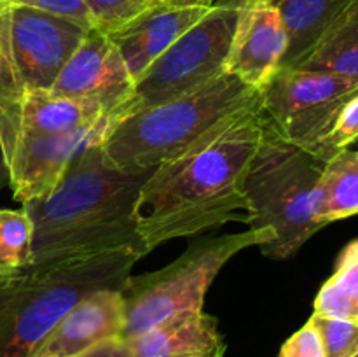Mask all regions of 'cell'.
<instances>
[{"mask_svg":"<svg viewBox=\"0 0 358 357\" xmlns=\"http://www.w3.org/2000/svg\"><path fill=\"white\" fill-rule=\"evenodd\" d=\"M124 342L131 357H224L226 352L217 318L203 310L182 312Z\"/></svg>","mask_w":358,"mask_h":357,"instance_id":"cell-15","label":"cell"},{"mask_svg":"<svg viewBox=\"0 0 358 357\" xmlns=\"http://www.w3.org/2000/svg\"><path fill=\"white\" fill-rule=\"evenodd\" d=\"M77 357H131V354H129V349L124 340L114 338L86 350V352Z\"/></svg>","mask_w":358,"mask_h":357,"instance_id":"cell-28","label":"cell"},{"mask_svg":"<svg viewBox=\"0 0 358 357\" xmlns=\"http://www.w3.org/2000/svg\"><path fill=\"white\" fill-rule=\"evenodd\" d=\"M210 9L212 6H173L157 0L138 18L108 34V38L121 52L129 74L136 80Z\"/></svg>","mask_w":358,"mask_h":357,"instance_id":"cell-14","label":"cell"},{"mask_svg":"<svg viewBox=\"0 0 358 357\" xmlns=\"http://www.w3.org/2000/svg\"><path fill=\"white\" fill-rule=\"evenodd\" d=\"M208 2H210V4H212V6H213V2H215V0H208Z\"/></svg>","mask_w":358,"mask_h":357,"instance_id":"cell-31","label":"cell"},{"mask_svg":"<svg viewBox=\"0 0 358 357\" xmlns=\"http://www.w3.org/2000/svg\"><path fill=\"white\" fill-rule=\"evenodd\" d=\"M308 322L320 335L325 357H355L358 354V321L313 314Z\"/></svg>","mask_w":358,"mask_h":357,"instance_id":"cell-24","label":"cell"},{"mask_svg":"<svg viewBox=\"0 0 358 357\" xmlns=\"http://www.w3.org/2000/svg\"><path fill=\"white\" fill-rule=\"evenodd\" d=\"M31 220L23 209H0V273L23 268L31 258Z\"/></svg>","mask_w":358,"mask_h":357,"instance_id":"cell-22","label":"cell"},{"mask_svg":"<svg viewBox=\"0 0 358 357\" xmlns=\"http://www.w3.org/2000/svg\"><path fill=\"white\" fill-rule=\"evenodd\" d=\"M87 28L44 10L0 7V38L24 91H49Z\"/></svg>","mask_w":358,"mask_h":357,"instance_id":"cell-9","label":"cell"},{"mask_svg":"<svg viewBox=\"0 0 358 357\" xmlns=\"http://www.w3.org/2000/svg\"><path fill=\"white\" fill-rule=\"evenodd\" d=\"M156 2L157 0H84L93 28L107 35L138 18Z\"/></svg>","mask_w":358,"mask_h":357,"instance_id":"cell-23","label":"cell"},{"mask_svg":"<svg viewBox=\"0 0 358 357\" xmlns=\"http://www.w3.org/2000/svg\"><path fill=\"white\" fill-rule=\"evenodd\" d=\"M238 16L236 7L213 4L135 80L133 97L121 108L122 118L192 93L226 74Z\"/></svg>","mask_w":358,"mask_h":357,"instance_id":"cell-7","label":"cell"},{"mask_svg":"<svg viewBox=\"0 0 358 357\" xmlns=\"http://www.w3.org/2000/svg\"><path fill=\"white\" fill-rule=\"evenodd\" d=\"M296 69L322 70L358 80V0H352L313 52Z\"/></svg>","mask_w":358,"mask_h":357,"instance_id":"cell-18","label":"cell"},{"mask_svg":"<svg viewBox=\"0 0 358 357\" xmlns=\"http://www.w3.org/2000/svg\"><path fill=\"white\" fill-rule=\"evenodd\" d=\"M355 357H358V354H357V356H355Z\"/></svg>","mask_w":358,"mask_h":357,"instance_id":"cell-35","label":"cell"},{"mask_svg":"<svg viewBox=\"0 0 358 357\" xmlns=\"http://www.w3.org/2000/svg\"><path fill=\"white\" fill-rule=\"evenodd\" d=\"M150 174L119 170L100 146L86 147L49 195L23 203L34 227L30 262L105 252L149 254L136 226V202Z\"/></svg>","mask_w":358,"mask_h":357,"instance_id":"cell-2","label":"cell"},{"mask_svg":"<svg viewBox=\"0 0 358 357\" xmlns=\"http://www.w3.org/2000/svg\"><path fill=\"white\" fill-rule=\"evenodd\" d=\"M324 167L317 156L285 142L266 126L245 178V223L250 230L271 233V241L261 247L262 254L292 258L324 227L318 219Z\"/></svg>","mask_w":358,"mask_h":357,"instance_id":"cell-5","label":"cell"},{"mask_svg":"<svg viewBox=\"0 0 358 357\" xmlns=\"http://www.w3.org/2000/svg\"><path fill=\"white\" fill-rule=\"evenodd\" d=\"M3 6H21L30 7V9L44 10V13L55 14V16L66 18L73 23L80 24L84 28H93L90 13L84 4V0H0Z\"/></svg>","mask_w":358,"mask_h":357,"instance_id":"cell-26","label":"cell"},{"mask_svg":"<svg viewBox=\"0 0 358 357\" xmlns=\"http://www.w3.org/2000/svg\"><path fill=\"white\" fill-rule=\"evenodd\" d=\"M353 149H358V144H357V146H355V147H353Z\"/></svg>","mask_w":358,"mask_h":357,"instance_id":"cell-32","label":"cell"},{"mask_svg":"<svg viewBox=\"0 0 358 357\" xmlns=\"http://www.w3.org/2000/svg\"><path fill=\"white\" fill-rule=\"evenodd\" d=\"M103 108L91 100L59 98L49 91H24L20 111V135H63L100 121Z\"/></svg>","mask_w":358,"mask_h":357,"instance_id":"cell-17","label":"cell"},{"mask_svg":"<svg viewBox=\"0 0 358 357\" xmlns=\"http://www.w3.org/2000/svg\"><path fill=\"white\" fill-rule=\"evenodd\" d=\"M318 219L324 226L358 214V156L346 149L325 163L322 172Z\"/></svg>","mask_w":358,"mask_h":357,"instance_id":"cell-19","label":"cell"},{"mask_svg":"<svg viewBox=\"0 0 358 357\" xmlns=\"http://www.w3.org/2000/svg\"><path fill=\"white\" fill-rule=\"evenodd\" d=\"M357 93L358 80L338 74L280 69L261 90V111L269 132L313 153Z\"/></svg>","mask_w":358,"mask_h":357,"instance_id":"cell-8","label":"cell"},{"mask_svg":"<svg viewBox=\"0 0 358 357\" xmlns=\"http://www.w3.org/2000/svg\"><path fill=\"white\" fill-rule=\"evenodd\" d=\"M24 90L17 80L7 49L0 38V154L9 158L20 132V111Z\"/></svg>","mask_w":358,"mask_h":357,"instance_id":"cell-21","label":"cell"},{"mask_svg":"<svg viewBox=\"0 0 358 357\" xmlns=\"http://www.w3.org/2000/svg\"><path fill=\"white\" fill-rule=\"evenodd\" d=\"M140 255H77L0 273V357H30L56 322L100 289H121Z\"/></svg>","mask_w":358,"mask_h":357,"instance_id":"cell-3","label":"cell"},{"mask_svg":"<svg viewBox=\"0 0 358 357\" xmlns=\"http://www.w3.org/2000/svg\"><path fill=\"white\" fill-rule=\"evenodd\" d=\"M269 241V231L255 230L199 238L171 265L138 276L129 275L121 287L124 298L122 340L142 335L182 312L203 310L206 290L226 262L243 248L262 247Z\"/></svg>","mask_w":358,"mask_h":357,"instance_id":"cell-6","label":"cell"},{"mask_svg":"<svg viewBox=\"0 0 358 357\" xmlns=\"http://www.w3.org/2000/svg\"><path fill=\"white\" fill-rule=\"evenodd\" d=\"M357 150V156H358V149H355Z\"/></svg>","mask_w":358,"mask_h":357,"instance_id":"cell-33","label":"cell"},{"mask_svg":"<svg viewBox=\"0 0 358 357\" xmlns=\"http://www.w3.org/2000/svg\"><path fill=\"white\" fill-rule=\"evenodd\" d=\"M107 114L87 128L63 135H20L3 161L14 198L24 203L49 195L58 186L77 154L100 146L112 126L121 119Z\"/></svg>","mask_w":358,"mask_h":357,"instance_id":"cell-10","label":"cell"},{"mask_svg":"<svg viewBox=\"0 0 358 357\" xmlns=\"http://www.w3.org/2000/svg\"><path fill=\"white\" fill-rule=\"evenodd\" d=\"M159 2L173 4V6H212L208 0H159Z\"/></svg>","mask_w":358,"mask_h":357,"instance_id":"cell-30","label":"cell"},{"mask_svg":"<svg viewBox=\"0 0 358 357\" xmlns=\"http://www.w3.org/2000/svg\"><path fill=\"white\" fill-rule=\"evenodd\" d=\"M122 331L124 298L121 289H100L70 308L30 357H77L107 340L122 338Z\"/></svg>","mask_w":358,"mask_h":357,"instance_id":"cell-13","label":"cell"},{"mask_svg":"<svg viewBox=\"0 0 358 357\" xmlns=\"http://www.w3.org/2000/svg\"><path fill=\"white\" fill-rule=\"evenodd\" d=\"M287 34L275 6L241 7L226 72L261 91L282 69Z\"/></svg>","mask_w":358,"mask_h":357,"instance_id":"cell-12","label":"cell"},{"mask_svg":"<svg viewBox=\"0 0 358 357\" xmlns=\"http://www.w3.org/2000/svg\"><path fill=\"white\" fill-rule=\"evenodd\" d=\"M280 0H215L213 4L217 6H227V7H236V9H241V7L248 6H257V4H264V6H276Z\"/></svg>","mask_w":358,"mask_h":357,"instance_id":"cell-29","label":"cell"},{"mask_svg":"<svg viewBox=\"0 0 358 357\" xmlns=\"http://www.w3.org/2000/svg\"><path fill=\"white\" fill-rule=\"evenodd\" d=\"M264 133L259 100L152 170L136 202V226L147 251L240 219L238 212H247L245 178Z\"/></svg>","mask_w":358,"mask_h":357,"instance_id":"cell-1","label":"cell"},{"mask_svg":"<svg viewBox=\"0 0 358 357\" xmlns=\"http://www.w3.org/2000/svg\"><path fill=\"white\" fill-rule=\"evenodd\" d=\"M135 79L107 34L90 28L79 48L59 72L49 93L59 98L91 100L105 114H121L133 97Z\"/></svg>","mask_w":358,"mask_h":357,"instance_id":"cell-11","label":"cell"},{"mask_svg":"<svg viewBox=\"0 0 358 357\" xmlns=\"http://www.w3.org/2000/svg\"><path fill=\"white\" fill-rule=\"evenodd\" d=\"M259 100L261 91L226 72L192 93L121 118L100 144L101 153L119 170L152 172Z\"/></svg>","mask_w":358,"mask_h":357,"instance_id":"cell-4","label":"cell"},{"mask_svg":"<svg viewBox=\"0 0 358 357\" xmlns=\"http://www.w3.org/2000/svg\"><path fill=\"white\" fill-rule=\"evenodd\" d=\"M3 6V4H0V7H2Z\"/></svg>","mask_w":358,"mask_h":357,"instance_id":"cell-34","label":"cell"},{"mask_svg":"<svg viewBox=\"0 0 358 357\" xmlns=\"http://www.w3.org/2000/svg\"><path fill=\"white\" fill-rule=\"evenodd\" d=\"M313 314L358 321V238L339 254L334 273L315 298Z\"/></svg>","mask_w":358,"mask_h":357,"instance_id":"cell-20","label":"cell"},{"mask_svg":"<svg viewBox=\"0 0 358 357\" xmlns=\"http://www.w3.org/2000/svg\"><path fill=\"white\" fill-rule=\"evenodd\" d=\"M358 144V93L346 102L327 135L320 140L311 154L327 163L336 154L353 149Z\"/></svg>","mask_w":358,"mask_h":357,"instance_id":"cell-25","label":"cell"},{"mask_svg":"<svg viewBox=\"0 0 358 357\" xmlns=\"http://www.w3.org/2000/svg\"><path fill=\"white\" fill-rule=\"evenodd\" d=\"M280 357H325L320 335L313 324L306 322L299 331L294 332L280 350Z\"/></svg>","mask_w":358,"mask_h":357,"instance_id":"cell-27","label":"cell"},{"mask_svg":"<svg viewBox=\"0 0 358 357\" xmlns=\"http://www.w3.org/2000/svg\"><path fill=\"white\" fill-rule=\"evenodd\" d=\"M352 0H280L276 4L287 34L282 69H296L317 49Z\"/></svg>","mask_w":358,"mask_h":357,"instance_id":"cell-16","label":"cell"}]
</instances>
